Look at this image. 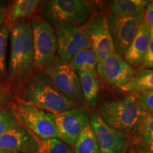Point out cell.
<instances>
[{
	"mask_svg": "<svg viewBox=\"0 0 153 153\" xmlns=\"http://www.w3.org/2000/svg\"><path fill=\"white\" fill-rule=\"evenodd\" d=\"M14 91L16 100L52 114H60L79 106L65 97L48 74L41 70H36Z\"/></svg>",
	"mask_w": 153,
	"mask_h": 153,
	"instance_id": "6da1fadb",
	"label": "cell"
},
{
	"mask_svg": "<svg viewBox=\"0 0 153 153\" xmlns=\"http://www.w3.org/2000/svg\"><path fill=\"white\" fill-rule=\"evenodd\" d=\"M9 82L12 89L26 81L36 70L33 30L30 20H22L10 28Z\"/></svg>",
	"mask_w": 153,
	"mask_h": 153,
	"instance_id": "7a4b0ae2",
	"label": "cell"
},
{
	"mask_svg": "<svg viewBox=\"0 0 153 153\" xmlns=\"http://www.w3.org/2000/svg\"><path fill=\"white\" fill-rule=\"evenodd\" d=\"M98 113L108 126L131 138L147 112L140 104L138 94H129L101 101Z\"/></svg>",
	"mask_w": 153,
	"mask_h": 153,
	"instance_id": "3957f363",
	"label": "cell"
},
{
	"mask_svg": "<svg viewBox=\"0 0 153 153\" xmlns=\"http://www.w3.org/2000/svg\"><path fill=\"white\" fill-rule=\"evenodd\" d=\"M43 18L50 24L84 26L94 15L91 1L85 0H48L43 1Z\"/></svg>",
	"mask_w": 153,
	"mask_h": 153,
	"instance_id": "277c9868",
	"label": "cell"
},
{
	"mask_svg": "<svg viewBox=\"0 0 153 153\" xmlns=\"http://www.w3.org/2000/svg\"><path fill=\"white\" fill-rule=\"evenodd\" d=\"M11 108L19 123L36 138L60 139L52 114L16 99L12 101Z\"/></svg>",
	"mask_w": 153,
	"mask_h": 153,
	"instance_id": "5b68a950",
	"label": "cell"
},
{
	"mask_svg": "<svg viewBox=\"0 0 153 153\" xmlns=\"http://www.w3.org/2000/svg\"><path fill=\"white\" fill-rule=\"evenodd\" d=\"M36 70L45 71L57 60V41L55 29L43 17L30 18Z\"/></svg>",
	"mask_w": 153,
	"mask_h": 153,
	"instance_id": "8992f818",
	"label": "cell"
},
{
	"mask_svg": "<svg viewBox=\"0 0 153 153\" xmlns=\"http://www.w3.org/2000/svg\"><path fill=\"white\" fill-rule=\"evenodd\" d=\"M53 26L56 33L57 60L59 62L70 63L76 53L91 48L85 25L57 24Z\"/></svg>",
	"mask_w": 153,
	"mask_h": 153,
	"instance_id": "52a82bcc",
	"label": "cell"
},
{
	"mask_svg": "<svg viewBox=\"0 0 153 153\" xmlns=\"http://www.w3.org/2000/svg\"><path fill=\"white\" fill-rule=\"evenodd\" d=\"M60 135V140L73 145L85 126L90 123V111L85 106H77L66 111L52 114Z\"/></svg>",
	"mask_w": 153,
	"mask_h": 153,
	"instance_id": "ba28073f",
	"label": "cell"
},
{
	"mask_svg": "<svg viewBox=\"0 0 153 153\" xmlns=\"http://www.w3.org/2000/svg\"><path fill=\"white\" fill-rule=\"evenodd\" d=\"M90 125L97 138L99 153L126 152L131 137L108 126L98 112L91 115Z\"/></svg>",
	"mask_w": 153,
	"mask_h": 153,
	"instance_id": "9c48e42d",
	"label": "cell"
},
{
	"mask_svg": "<svg viewBox=\"0 0 153 153\" xmlns=\"http://www.w3.org/2000/svg\"><path fill=\"white\" fill-rule=\"evenodd\" d=\"M45 72L65 97L78 106L85 105L79 76L69 63H62L56 60Z\"/></svg>",
	"mask_w": 153,
	"mask_h": 153,
	"instance_id": "30bf717a",
	"label": "cell"
},
{
	"mask_svg": "<svg viewBox=\"0 0 153 153\" xmlns=\"http://www.w3.org/2000/svg\"><path fill=\"white\" fill-rule=\"evenodd\" d=\"M134 72L133 68L115 51L98 62L97 73L99 77L112 89L122 91L130 81Z\"/></svg>",
	"mask_w": 153,
	"mask_h": 153,
	"instance_id": "8fae6325",
	"label": "cell"
},
{
	"mask_svg": "<svg viewBox=\"0 0 153 153\" xmlns=\"http://www.w3.org/2000/svg\"><path fill=\"white\" fill-rule=\"evenodd\" d=\"M85 27L99 62L116 51L106 15L96 13Z\"/></svg>",
	"mask_w": 153,
	"mask_h": 153,
	"instance_id": "7c38bea8",
	"label": "cell"
},
{
	"mask_svg": "<svg viewBox=\"0 0 153 153\" xmlns=\"http://www.w3.org/2000/svg\"><path fill=\"white\" fill-rule=\"evenodd\" d=\"M144 14L134 17L122 18L107 14L108 27L116 53L124 57L136 35L140 24L144 19Z\"/></svg>",
	"mask_w": 153,
	"mask_h": 153,
	"instance_id": "4fadbf2b",
	"label": "cell"
},
{
	"mask_svg": "<svg viewBox=\"0 0 153 153\" xmlns=\"http://www.w3.org/2000/svg\"><path fill=\"white\" fill-rule=\"evenodd\" d=\"M38 148V138L20 123L0 137V151L36 153Z\"/></svg>",
	"mask_w": 153,
	"mask_h": 153,
	"instance_id": "5bb4252c",
	"label": "cell"
},
{
	"mask_svg": "<svg viewBox=\"0 0 153 153\" xmlns=\"http://www.w3.org/2000/svg\"><path fill=\"white\" fill-rule=\"evenodd\" d=\"M150 28L144 19L140 24L133 41L123 58L132 68L142 66L150 43Z\"/></svg>",
	"mask_w": 153,
	"mask_h": 153,
	"instance_id": "9a60e30c",
	"label": "cell"
},
{
	"mask_svg": "<svg viewBox=\"0 0 153 153\" xmlns=\"http://www.w3.org/2000/svg\"><path fill=\"white\" fill-rule=\"evenodd\" d=\"M41 1L38 0H15L11 1L5 9L4 24L12 26L22 20L35 16Z\"/></svg>",
	"mask_w": 153,
	"mask_h": 153,
	"instance_id": "2e32d148",
	"label": "cell"
},
{
	"mask_svg": "<svg viewBox=\"0 0 153 153\" xmlns=\"http://www.w3.org/2000/svg\"><path fill=\"white\" fill-rule=\"evenodd\" d=\"M149 3L147 0H111L106 1V5L108 14L128 18L144 14Z\"/></svg>",
	"mask_w": 153,
	"mask_h": 153,
	"instance_id": "e0dca14e",
	"label": "cell"
},
{
	"mask_svg": "<svg viewBox=\"0 0 153 153\" xmlns=\"http://www.w3.org/2000/svg\"><path fill=\"white\" fill-rule=\"evenodd\" d=\"M81 85L85 104L87 107H94L98 103L100 97V82L97 73L77 72Z\"/></svg>",
	"mask_w": 153,
	"mask_h": 153,
	"instance_id": "ac0fdd59",
	"label": "cell"
},
{
	"mask_svg": "<svg viewBox=\"0 0 153 153\" xmlns=\"http://www.w3.org/2000/svg\"><path fill=\"white\" fill-rule=\"evenodd\" d=\"M153 90V68H139L135 70L130 81L122 91L133 94Z\"/></svg>",
	"mask_w": 153,
	"mask_h": 153,
	"instance_id": "d6986e66",
	"label": "cell"
},
{
	"mask_svg": "<svg viewBox=\"0 0 153 153\" xmlns=\"http://www.w3.org/2000/svg\"><path fill=\"white\" fill-rule=\"evenodd\" d=\"M133 138L143 150L153 153V113L147 112L143 116Z\"/></svg>",
	"mask_w": 153,
	"mask_h": 153,
	"instance_id": "ffe728a7",
	"label": "cell"
},
{
	"mask_svg": "<svg viewBox=\"0 0 153 153\" xmlns=\"http://www.w3.org/2000/svg\"><path fill=\"white\" fill-rule=\"evenodd\" d=\"M98 59L92 48L85 49L74 55L70 61V65L74 71L97 73Z\"/></svg>",
	"mask_w": 153,
	"mask_h": 153,
	"instance_id": "44dd1931",
	"label": "cell"
},
{
	"mask_svg": "<svg viewBox=\"0 0 153 153\" xmlns=\"http://www.w3.org/2000/svg\"><path fill=\"white\" fill-rule=\"evenodd\" d=\"M9 36L10 26L4 24L0 28V86L7 88H11L7 65V49Z\"/></svg>",
	"mask_w": 153,
	"mask_h": 153,
	"instance_id": "7402d4cb",
	"label": "cell"
},
{
	"mask_svg": "<svg viewBox=\"0 0 153 153\" xmlns=\"http://www.w3.org/2000/svg\"><path fill=\"white\" fill-rule=\"evenodd\" d=\"M74 145V153H99L98 143L90 123L85 126Z\"/></svg>",
	"mask_w": 153,
	"mask_h": 153,
	"instance_id": "603a6c76",
	"label": "cell"
},
{
	"mask_svg": "<svg viewBox=\"0 0 153 153\" xmlns=\"http://www.w3.org/2000/svg\"><path fill=\"white\" fill-rule=\"evenodd\" d=\"M38 148L36 153H72L66 143L57 138L38 140Z\"/></svg>",
	"mask_w": 153,
	"mask_h": 153,
	"instance_id": "cb8c5ba5",
	"label": "cell"
},
{
	"mask_svg": "<svg viewBox=\"0 0 153 153\" xmlns=\"http://www.w3.org/2000/svg\"><path fill=\"white\" fill-rule=\"evenodd\" d=\"M19 124L11 106L0 110V137Z\"/></svg>",
	"mask_w": 153,
	"mask_h": 153,
	"instance_id": "d4e9b609",
	"label": "cell"
},
{
	"mask_svg": "<svg viewBox=\"0 0 153 153\" xmlns=\"http://www.w3.org/2000/svg\"><path fill=\"white\" fill-rule=\"evenodd\" d=\"M14 100V90L11 88L0 86V110L9 108Z\"/></svg>",
	"mask_w": 153,
	"mask_h": 153,
	"instance_id": "484cf974",
	"label": "cell"
},
{
	"mask_svg": "<svg viewBox=\"0 0 153 153\" xmlns=\"http://www.w3.org/2000/svg\"><path fill=\"white\" fill-rule=\"evenodd\" d=\"M138 99L141 106L145 111L153 113V90L139 94Z\"/></svg>",
	"mask_w": 153,
	"mask_h": 153,
	"instance_id": "4316f807",
	"label": "cell"
},
{
	"mask_svg": "<svg viewBox=\"0 0 153 153\" xmlns=\"http://www.w3.org/2000/svg\"><path fill=\"white\" fill-rule=\"evenodd\" d=\"M142 68H153V30L150 29V43L142 64Z\"/></svg>",
	"mask_w": 153,
	"mask_h": 153,
	"instance_id": "83f0119b",
	"label": "cell"
},
{
	"mask_svg": "<svg viewBox=\"0 0 153 153\" xmlns=\"http://www.w3.org/2000/svg\"><path fill=\"white\" fill-rule=\"evenodd\" d=\"M144 21L148 24L150 29L153 30V1H150L145 8Z\"/></svg>",
	"mask_w": 153,
	"mask_h": 153,
	"instance_id": "f1b7e54d",
	"label": "cell"
},
{
	"mask_svg": "<svg viewBox=\"0 0 153 153\" xmlns=\"http://www.w3.org/2000/svg\"><path fill=\"white\" fill-rule=\"evenodd\" d=\"M5 22V7L3 3L0 1V28L4 24Z\"/></svg>",
	"mask_w": 153,
	"mask_h": 153,
	"instance_id": "f546056e",
	"label": "cell"
},
{
	"mask_svg": "<svg viewBox=\"0 0 153 153\" xmlns=\"http://www.w3.org/2000/svg\"><path fill=\"white\" fill-rule=\"evenodd\" d=\"M130 153H150V152H146V151L143 150H136V151H133V152Z\"/></svg>",
	"mask_w": 153,
	"mask_h": 153,
	"instance_id": "4dcf8cb0",
	"label": "cell"
},
{
	"mask_svg": "<svg viewBox=\"0 0 153 153\" xmlns=\"http://www.w3.org/2000/svg\"><path fill=\"white\" fill-rule=\"evenodd\" d=\"M0 153H19L15 152H9V151H0Z\"/></svg>",
	"mask_w": 153,
	"mask_h": 153,
	"instance_id": "1f68e13d",
	"label": "cell"
}]
</instances>
